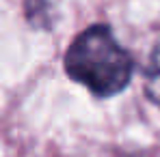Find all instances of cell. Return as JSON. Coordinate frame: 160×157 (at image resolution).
<instances>
[{"mask_svg": "<svg viewBox=\"0 0 160 157\" xmlns=\"http://www.w3.org/2000/svg\"><path fill=\"white\" fill-rule=\"evenodd\" d=\"M145 95L149 101L160 105V48L152 52L149 65L145 69Z\"/></svg>", "mask_w": 160, "mask_h": 157, "instance_id": "obj_2", "label": "cell"}, {"mask_svg": "<svg viewBox=\"0 0 160 157\" xmlns=\"http://www.w3.org/2000/svg\"><path fill=\"white\" fill-rule=\"evenodd\" d=\"M67 76L98 97L121 93L134 73V58L106 24L82 30L65 54Z\"/></svg>", "mask_w": 160, "mask_h": 157, "instance_id": "obj_1", "label": "cell"}, {"mask_svg": "<svg viewBox=\"0 0 160 157\" xmlns=\"http://www.w3.org/2000/svg\"><path fill=\"white\" fill-rule=\"evenodd\" d=\"M26 17L35 28H50L52 0H26Z\"/></svg>", "mask_w": 160, "mask_h": 157, "instance_id": "obj_3", "label": "cell"}]
</instances>
